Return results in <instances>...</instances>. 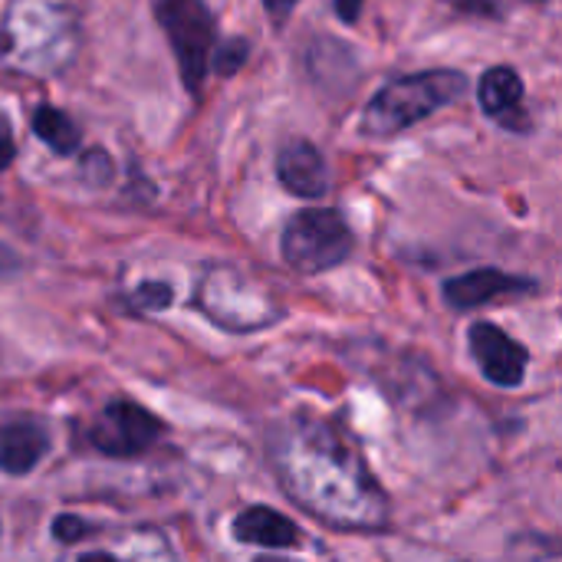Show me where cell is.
Here are the masks:
<instances>
[{
  "label": "cell",
  "mask_w": 562,
  "mask_h": 562,
  "mask_svg": "<svg viewBox=\"0 0 562 562\" xmlns=\"http://www.w3.org/2000/svg\"><path fill=\"white\" fill-rule=\"evenodd\" d=\"M270 454L286 494L313 517L346 530H375L389 520V501L366 461L326 422L300 418L280 428Z\"/></svg>",
  "instance_id": "obj_1"
},
{
  "label": "cell",
  "mask_w": 562,
  "mask_h": 562,
  "mask_svg": "<svg viewBox=\"0 0 562 562\" xmlns=\"http://www.w3.org/2000/svg\"><path fill=\"white\" fill-rule=\"evenodd\" d=\"M79 49L72 7L63 0H13L0 26V63L20 76H56Z\"/></svg>",
  "instance_id": "obj_2"
},
{
  "label": "cell",
  "mask_w": 562,
  "mask_h": 562,
  "mask_svg": "<svg viewBox=\"0 0 562 562\" xmlns=\"http://www.w3.org/2000/svg\"><path fill=\"white\" fill-rule=\"evenodd\" d=\"M464 89H468V79L458 69H431V72L398 76L372 95V102L366 105L362 125L369 135H395V132L428 119L431 112L451 105Z\"/></svg>",
  "instance_id": "obj_3"
},
{
  "label": "cell",
  "mask_w": 562,
  "mask_h": 562,
  "mask_svg": "<svg viewBox=\"0 0 562 562\" xmlns=\"http://www.w3.org/2000/svg\"><path fill=\"white\" fill-rule=\"evenodd\" d=\"M349 254H352V231L336 211L326 207L300 211L290 217L283 231V260L303 277L333 270Z\"/></svg>",
  "instance_id": "obj_4"
},
{
  "label": "cell",
  "mask_w": 562,
  "mask_h": 562,
  "mask_svg": "<svg viewBox=\"0 0 562 562\" xmlns=\"http://www.w3.org/2000/svg\"><path fill=\"white\" fill-rule=\"evenodd\" d=\"M198 306L224 329H263L277 319L273 296L231 267H214L204 273Z\"/></svg>",
  "instance_id": "obj_5"
},
{
  "label": "cell",
  "mask_w": 562,
  "mask_h": 562,
  "mask_svg": "<svg viewBox=\"0 0 562 562\" xmlns=\"http://www.w3.org/2000/svg\"><path fill=\"white\" fill-rule=\"evenodd\" d=\"M158 23L175 46L188 92H201L207 59L214 53V16L204 0H155Z\"/></svg>",
  "instance_id": "obj_6"
},
{
  "label": "cell",
  "mask_w": 562,
  "mask_h": 562,
  "mask_svg": "<svg viewBox=\"0 0 562 562\" xmlns=\"http://www.w3.org/2000/svg\"><path fill=\"white\" fill-rule=\"evenodd\" d=\"M161 422L132 405V402H112L89 428V441L95 451L109 454V458H135L142 451H148L158 438H161Z\"/></svg>",
  "instance_id": "obj_7"
},
{
  "label": "cell",
  "mask_w": 562,
  "mask_h": 562,
  "mask_svg": "<svg viewBox=\"0 0 562 562\" xmlns=\"http://www.w3.org/2000/svg\"><path fill=\"white\" fill-rule=\"evenodd\" d=\"M56 562H178L158 530H119L105 537H82Z\"/></svg>",
  "instance_id": "obj_8"
},
{
  "label": "cell",
  "mask_w": 562,
  "mask_h": 562,
  "mask_svg": "<svg viewBox=\"0 0 562 562\" xmlns=\"http://www.w3.org/2000/svg\"><path fill=\"white\" fill-rule=\"evenodd\" d=\"M468 339H471V352H474L481 372L487 375V382H494L501 389H514V385L524 382L527 366H530V356L501 326H494V323H474Z\"/></svg>",
  "instance_id": "obj_9"
},
{
  "label": "cell",
  "mask_w": 562,
  "mask_h": 562,
  "mask_svg": "<svg viewBox=\"0 0 562 562\" xmlns=\"http://www.w3.org/2000/svg\"><path fill=\"white\" fill-rule=\"evenodd\" d=\"M277 175L286 191L300 198H323L329 188V171L319 155V148L306 138H293L280 148L277 158Z\"/></svg>",
  "instance_id": "obj_10"
},
{
  "label": "cell",
  "mask_w": 562,
  "mask_h": 562,
  "mask_svg": "<svg viewBox=\"0 0 562 562\" xmlns=\"http://www.w3.org/2000/svg\"><path fill=\"white\" fill-rule=\"evenodd\" d=\"M49 448V435L36 418L10 415L0 422V471L26 474L40 464Z\"/></svg>",
  "instance_id": "obj_11"
},
{
  "label": "cell",
  "mask_w": 562,
  "mask_h": 562,
  "mask_svg": "<svg viewBox=\"0 0 562 562\" xmlns=\"http://www.w3.org/2000/svg\"><path fill=\"white\" fill-rule=\"evenodd\" d=\"M477 99H481V109L491 119H497L501 125H507L514 132L527 128L530 119L524 112V79L517 76V69H510V66L487 69L484 79H481Z\"/></svg>",
  "instance_id": "obj_12"
},
{
  "label": "cell",
  "mask_w": 562,
  "mask_h": 562,
  "mask_svg": "<svg viewBox=\"0 0 562 562\" xmlns=\"http://www.w3.org/2000/svg\"><path fill=\"white\" fill-rule=\"evenodd\" d=\"M517 290H533V283L517 280V277L501 273V270H471V273L445 283V300L458 310H474V306L491 303L494 296L517 293Z\"/></svg>",
  "instance_id": "obj_13"
},
{
  "label": "cell",
  "mask_w": 562,
  "mask_h": 562,
  "mask_svg": "<svg viewBox=\"0 0 562 562\" xmlns=\"http://www.w3.org/2000/svg\"><path fill=\"white\" fill-rule=\"evenodd\" d=\"M234 537L240 543H254V547H270V550H286L300 543V530L293 520H286L283 514L270 510V507H247L244 514H237L234 520Z\"/></svg>",
  "instance_id": "obj_14"
},
{
  "label": "cell",
  "mask_w": 562,
  "mask_h": 562,
  "mask_svg": "<svg viewBox=\"0 0 562 562\" xmlns=\"http://www.w3.org/2000/svg\"><path fill=\"white\" fill-rule=\"evenodd\" d=\"M33 135L43 145H49L56 155H72L79 148V128H76V122L63 109H53V105H40L33 112Z\"/></svg>",
  "instance_id": "obj_15"
},
{
  "label": "cell",
  "mask_w": 562,
  "mask_h": 562,
  "mask_svg": "<svg viewBox=\"0 0 562 562\" xmlns=\"http://www.w3.org/2000/svg\"><path fill=\"white\" fill-rule=\"evenodd\" d=\"M217 53H214V69L221 72V76H234L244 63H247V53H250V46L244 43V40H224L221 46H214Z\"/></svg>",
  "instance_id": "obj_16"
},
{
  "label": "cell",
  "mask_w": 562,
  "mask_h": 562,
  "mask_svg": "<svg viewBox=\"0 0 562 562\" xmlns=\"http://www.w3.org/2000/svg\"><path fill=\"white\" fill-rule=\"evenodd\" d=\"M135 296H138L142 306H151V310H161V306L171 303V290L165 283H142Z\"/></svg>",
  "instance_id": "obj_17"
},
{
  "label": "cell",
  "mask_w": 562,
  "mask_h": 562,
  "mask_svg": "<svg viewBox=\"0 0 562 562\" xmlns=\"http://www.w3.org/2000/svg\"><path fill=\"white\" fill-rule=\"evenodd\" d=\"M53 533H56L59 543H76V540H82V537L89 533V527H86L79 517H59V520L53 524Z\"/></svg>",
  "instance_id": "obj_18"
},
{
  "label": "cell",
  "mask_w": 562,
  "mask_h": 562,
  "mask_svg": "<svg viewBox=\"0 0 562 562\" xmlns=\"http://www.w3.org/2000/svg\"><path fill=\"white\" fill-rule=\"evenodd\" d=\"M13 135H10V128H7V122L0 119V171L3 168H10V161H13Z\"/></svg>",
  "instance_id": "obj_19"
},
{
  "label": "cell",
  "mask_w": 562,
  "mask_h": 562,
  "mask_svg": "<svg viewBox=\"0 0 562 562\" xmlns=\"http://www.w3.org/2000/svg\"><path fill=\"white\" fill-rule=\"evenodd\" d=\"M362 3H366V0H336V13H339V20L356 23V20H359V13H362Z\"/></svg>",
  "instance_id": "obj_20"
},
{
  "label": "cell",
  "mask_w": 562,
  "mask_h": 562,
  "mask_svg": "<svg viewBox=\"0 0 562 562\" xmlns=\"http://www.w3.org/2000/svg\"><path fill=\"white\" fill-rule=\"evenodd\" d=\"M267 3V10H270V16L277 20V23H283L286 16H290V10L300 3V0H263Z\"/></svg>",
  "instance_id": "obj_21"
},
{
  "label": "cell",
  "mask_w": 562,
  "mask_h": 562,
  "mask_svg": "<svg viewBox=\"0 0 562 562\" xmlns=\"http://www.w3.org/2000/svg\"><path fill=\"white\" fill-rule=\"evenodd\" d=\"M451 3H454V7H464V10H474V13H491V16L501 13L491 0H451Z\"/></svg>",
  "instance_id": "obj_22"
},
{
  "label": "cell",
  "mask_w": 562,
  "mask_h": 562,
  "mask_svg": "<svg viewBox=\"0 0 562 562\" xmlns=\"http://www.w3.org/2000/svg\"><path fill=\"white\" fill-rule=\"evenodd\" d=\"M257 562H286V560H267V557H263V560H257Z\"/></svg>",
  "instance_id": "obj_23"
}]
</instances>
